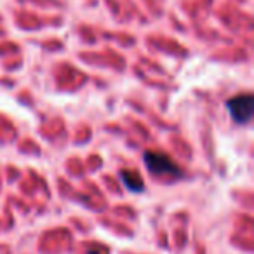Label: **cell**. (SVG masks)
Returning <instances> with one entry per match:
<instances>
[{
    "label": "cell",
    "mask_w": 254,
    "mask_h": 254,
    "mask_svg": "<svg viewBox=\"0 0 254 254\" xmlns=\"http://www.w3.org/2000/svg\"><path fill=\"white\" fill-rule=\"evenodd\" d=\"M143 162H145L146 169L152 174L157 176H171V178H183V171L174 164L172 159H169L165 154H159V152H145L143 154Z\"/></svg>",
    "instance_id": "6da1fadb"
},
{
    "label": "cell",
    "mask_w": 254,
    "mask_h": 254,
    "mask_svg": "<svg viewBox=\"0 0 254 254\" xmlns=\"http://www.w3.org/2000/svg\"><path fill=\"white\" fill-rule=\"evenodd\" d=\"M224 106H226L228 113H230V117L235 124L244 126V124L251 122V117H253V96L249 93L232 96L230 99H226Z\"/></svg>",
    "instance_id": "7a4b0ae2"
},
{
    "label": "cell",
    "mask_w": 254,
    "mask_h": 254,
    "mask_svg": "<svg viewBox=\"0 0 254 254\" xmlns=\"http://www.w3.org/2000/svg\"><path fill=\"white\" fill-rule=\"evenodd\" d=\"M120 180H122L124 187H126L129 191H132V193H141V191L145 190L143 180L139 178L138 174H136V172L122 171V172H120Z\"/></svg>",
    "instance_id": "3957f363"
}]
</instances>
